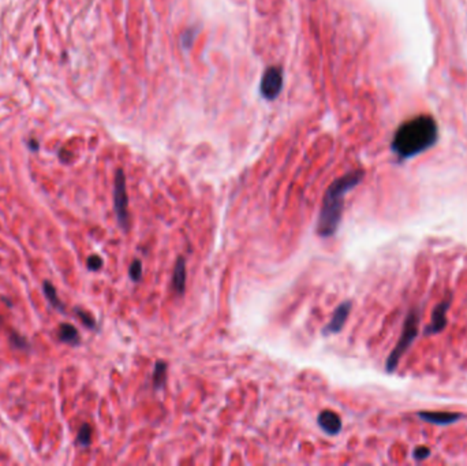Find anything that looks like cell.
Returning <instances> with one entry per match:
<instances>
[{
	"label": "cell",
	"instance_id": "obj_4",
	"mask_svg": "<svg viewBox=\"0 0 467 466\" xmlns=\"http://www.w3.org/2000/svg\"><path fill=\"white\" fill-rule=\"evenodd\" d=\"M114 210L119 226L124 231L130 227V215H128V196L126 189V176L123 170H118L115 174L114 184Z\"/></svg>",
	"mask_w": 467,
	"mask_h": 466
},
{
	"label": "cell",
	"instance_id": "obj_5",
	"mask_svg": "<svg viewBox=\"0 0 467 466\" xmlns=\"http://www.w3.org/2000/svg\"><path fill=\"white\" fill-rule=\"evenodd\" d=\"M283 88V70L279 66H271L268 67L263 74L261 84H260V92L264 98L269 101L280 94Z\"/></svg>",
	"mask_w": 467,
	"mask_h": 466
},
{
	"label": "cell",
	"instance_id": "obj_12",
	"mask_svg": "<svg viewBox=\"0 0 467 466\" xmlns=\"http://www.w3.org/2000/svg\"><path fill=\"white\" fill-rule=\"evenodd\" d=\"M167 363L164 361H158L154 365V371H153V387L154 390H160L166 385L167 381Z\"/></svg>",
	"mask_w": 467,
	"mask_h": 466
},
{
	"label": "cell",
	"instance_id": "obj_15",
	"mask_svg": "<svg viewBox=\"0 0 467 466\" xmlns=\"http://www.w3.org/2000/svg\"><path fill=\"white\" fill-rule=\"evenodd\" d=\"M197 35H198V28H190V29H187L186 32H183L182 37H180L182 47L189 49V48L193 45V43H194Z\"/></svg>",
	"mask_w": 467,
	"mask_h": 466
},
{
	"label": "cell",
	"instance_id": "obj_14",
	"mask_svg": "<svg viewBox=\"0 0 467 466\" xmlns=\"http://www.w3.org/2000/svg\"><path fill=\"white\" fill-rule=\"evenodd\" d=\"M90 441H92V429H90L89 424H84L81 428H80V432H78V436H76V442L80 443L81 446H89Z\"/></svg>",
	"mask_w": 467,
	"mask_h": 466
},
{
	"label": "cell",
	"instance_id": "obj_1",
	"mask_svg": "<svg viewBox=\"0 0 467 466\" xmlns=\"http://www.w3.org/2000/svg\"><path fill=\"white\" fill-rule=\"evenodd\" d=\"M437 132V123L432 116H417L396 130L391 148L400 160L414 158L436 144Z\"/></svg>",
	"mask_w": 467,
	"mask_h": 466
},
{
	"label": "cell",
	"instance_id": "obj_7",
	"mask_svg": "<svg viewBox=\"0 0 467 466\" xmlns=\"http://www.w3.org/2000/svg\"><path fill=\"white\" fill-rule=\"evenodd\" d=\"M351 308H353V304H351L350 301H346L343 304H340L339 306L336 308L335 312H333V315H332V319L329 320L327 327L323 329L324 334L331 335L340 332V331L343 329L346 321H347L348 315L351 312Z\"/></svg>",
	"mask_w": 467,
	"mask_h": 466
},
{
	"label": "cell",
	"instance_id": "obj_19",
	"mask_svg": "<svg viewBox=\"0 0 467 466\" xmlns=\"http://www.w3.org/2000/svg\"><path fill=\"white\" fill-rule=\"evenodd\" d=\"M86 265H88V268H89L90 271L100 270V268L102 267L101 257L96 256V254H93V256H90L89 258H88V261H86Z\"/></svg>",
	"mask_w": 467,
	"mask_h": 466
},
{
	"label": "cell",
	"instance_id": "obj_20",
	"mask_svg": "<svg viewBox=\"0 0 467 466\" xmlns=\"http://www.w3.org/2000/svg\"><path fill=\"white\" fill-rule=\"evenodd\" d=\"M11 342H13L14 346L21 347V349L29 346V345H28V342H26L25 339L22 338L21 335H13V338H11Z\"/></svg>",
	"mask_w": 467,
	"mask_h": 466
},
{
	"label": "cell",
	"instance_id": "obj_6",
	"mask_svg": "<svg viewBox=\"0 0 467 466\" xmlns=\"http://www.w3.org/2000/svg\"><path fill=\"white\" fill-rule=\"evenodd\" d=\"M451 304H452V293H447L444 299L440 304L436 305V308L433 309L429 324L426 325L424 329L425 335H436L444 331V328L447 327V321H448L447 320V312L451 308Z\"/></svg>",
	"mask_w": 467,
	"mask_h": 466
},
{
	"label": "cell",
	"instance_id": "obj_2",
	"mask_svg": "<svg viewBox=\"0 0 467 466\" xmlns=\"http://www.w3.org/2000/svg\"><path fill=\"white\" fill-rule=\"evenodd\" d=\"M365 176L362 170L347 172L329 185L324 196L323 205L317 220V234L323 238L332 237L339 228L344 206V196L361 184Z\"/></svg>",
	"mask_w": 467,
	"mask_h": 466
},
{
	"label": "cell",
	"instance_id": "obj_8",
	"mask_svg": "<svg viewBox=\"0 0 467 466\" xmlns=\"http://www.w3.org/2000/svg\"><path fill=\"white\" fill-rule=\"evenodd\" d=\"M418 419L426 423L434 424V425H451L456 423L464 416L460 413H451V411H425L421 410L417 413Z\"/></svg>",
	"mask_w": 467,
	"mask_h": 466
},
{
	"label": "cell",
	"instance_id": "obj_9",
	"mask_svg": "<svg viewBox=\"0 0 467 466\" xmlns=\"http://www.w3.org/2000/svg\"><path fill=\"white\" fill-rule=\"evenodd\" d=\"M317 423H319L320 428L324 432H327L328 435H336V433H339L342 431V420H340L339 415H336L335 411H321L319 417H317Z\"/></svg>",
	"mask_w": 467,
	"mask_h": 466
},
{
	"label": "cell",
	"instance_id": "obj_3",
	"mask_svg": "<svg viewBox=\"0 0 467 466\" xmlns=\"http://www.w3.org/2000/svg\"><path fill=\"white\" fill-rule=\"evenodd\" d=\"M420 321H421V315L420 310L416 308L410 309V312L407 313V316L404 319L403 323V331L400 335L399 341L396 343V346L394 347V350L390 353L388 358L385 363V371L388 373L395 372V369L399 365V361L402 359L403 354L410 349L411 343L416 341V338L418 336V331H420Z\"/></svg>",
	"mask_w": 467,
	"mask_h": 466
},
{
	"label": "cell",
	"instance_id": "obj_17",
	"mask_svg": "<svg viewBox=\"0 0 467 466\" xmlns=\"http://www.w3.org/2000/svg\"><path fill=\"white\" fill-rule=\"evenodd\" d=\"M75 312H76V316L81 319L82 323H84L88 328H96V320H94L93 317H92V315H89V313L85 312V310H82V309H78V308L75 309Z\"/></svg>",
	"mask_w": 467,
	"mask_h": 466
},
{
	"label": "cell",
	"instance_id": "obj_13",
	"mask_svg": "<svg viewBox=\"0 0 467 466\" xmlns=\"http://www.w3.org/2000/svg\"><path fill=\"white\" fill-rule=\"evenodd\" d=\"M43 290L45 297H47V299L49 301V304H51L55 309L60 310V312H64V305L62 304V301H60L59 297H58V293H56V289L54 287V284H51L49 282H44Z\"/></svg>",
	"mask_w": 467,
	"mask_h": 466
},
{
	"label": "cell",
	"instance_id": "obj_18",
	"mask_svg": "<svg viewBox=\"0 0 467 466\" xmlns=\"http://www.w3.org/2000/svg\"><path fill=\"white\" fill-rule=\"evenodd\" d=\"M429 455H430V449L429 447H426V446H420V447H416L414 451H412V458L418 462L424 461V459H426V458H429Z\"/></svg>",
	"mask_w": 467,
	"mask_h": 466
},
{
	"label": "cell",
	"instance_id": "obj_11",
	"mask_svg": "<svg viewBox=\"0 0 467 466\" xmlns=\"http://www.w3.org/2000/svg\"><path fill=\"white\" fill-rule=\"evenodd\" d=\"M59 339L62 342L68 343V345H78L80 343V334L74 325L64 323L59 327Z\"/></svg>",
	"mask_w": 467,
	"mask_h": 466
},
{
	"label": "cell",
	"instance_id": "obj_21",
	"mask_svg": "<svg viewBox=\"0 0 467 466\" xmlns=\"http://www.w3.org/2000/svg\"><path fill=\"white\" fill-rule=\"evenodd\" d=\"M29 148H30V149L33 148V150H37L38 149L37 141H34V140H30V141H29Z\"/></svg>",
	"mask_w": 467,
	"mask_h": 466
},
{
	"label": "cell",
	"instance_id": "obj_16",
	"mask_svg": "<svg viewBox=\"0 0 467 466\" xmlns=\"http://www.w3.org/2000/svg\"><path fill=\"white\" fill-rule=\"evenodd\" d=\"M142 274H144V270H142V263H141L138 258L136 260H133V263L130 264V268H128V275H130V278L134 282H138L142 278Z\"/></svg>",
	"mask_w": 467,
	"mask_h": 466
},
{
	"label": "cell",
	"instance_id": "obj_10",
	"mask_svg": "<svg viewBox=\"0 0 467 466\" xmlns=\"http://www.w3.org/2000/svg\"><path fill=\"white\" fill-rule=\"evenodd\" d=\"M172 287L180 295L185 293V289H186V261L183 257H178V260L175 263Z\"/></svg>",
	"mask_w": 467,
	"mask_h": 466
}]
</instances>
